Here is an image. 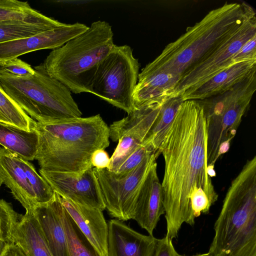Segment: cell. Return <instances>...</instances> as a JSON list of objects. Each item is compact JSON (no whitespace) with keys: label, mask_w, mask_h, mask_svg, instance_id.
Masks as SVG:
<instances>
[{"label":"cell","mask_w":256,"mask_h":256,"mask_svg":"<svg viewBox=\"0 0 256 256\" xmlns=\"http://www.w3.org/2000/svg\"><path fill=\"white\" fill-rule=\"evenodd\" d=\"M160 152L164 160L161 184L166 236L172 240L183 223L193 226L195 218L208 214L218 198L208 170L205 117L198 101L180 104Z\"/></svg>","instance_id":"obj_1"},{"label":"cell","mask_w":256,"mask_h":256,"mask_svg":"<svg viewBox=\"0 0 256 256\" xmlns=\"http://www.w3.org/2000/svg\"><path fill=\"white\" fill-rule=\"evenodd\" d=\"M38 144L35 160L41 170L82 173L92 168L93 153L110 144L109 127L100 114L52 123L36 122Z\"/></svg>","instance_id":"obj_2"},{"label":"cell","mask_w":256,"mask_h":256,"mask_svg":"<svg viewBox=\"0 0 256 256\" xmlns=\"http://www.w3.org/2000/svg\"><path fill=\"white\" fill-rule=\"evenodd\" d=\"M214 230V256H256V156L232 180Z\"/></svg>","instance_id":"obj_3"},{"label":"cell","mask_w":256,"mask_h":256,"mask_svg":"<svg viewBox=\"0 0 256 256\" xmlns=\"http://www.w3.org/2000/svg\"><path fill=\"white\" fill-rule=\"evenodd\" d=\"M242 15V4L238 3L226 2L210 10L194 26L188 27L177 40L166 46L140 74L164 72L180 77L237 28Z\"/></svg>","instance_id":"obj_4"},{"label":"cell","mask_w":256,"mask_h":256,"mask_svg":"<svg viewBox=\"0 0 256 256\" xmlns=\"http://www.w3.org/2000/svg\"><path fill=\"white\" fill-rule=\"evenodd\" d=\"M113 37L108 22H94L86 31L53 50L42 64L70 92L90 93L98 66L115 46Z\"/></svg>","instance_id":"obj_5"},{"label":"cell","mask_w":256,"mask_h":256,"mask_svg":"<svg viewBox=\"0 0 256 256\" xmlns=\"http://www.w3.org/2000/svg\"><path fill=\"white\" fill-rule=\"evenodd\" d=\"M34 68V74L27 78L0 75V84L16 104L41 124L81 117L70 90L51 76L42 64Z\"/></svg>","instance_id":"obj_6"},{"label":"cell","mask_w":256,"mask_h":256,"mask_svg":"<svg viewBox=\"0 0 256 256\" xmlns=\"http://www.w3.org/2000/svg\"><path fill=\"white\" fill-rule=\"evenodd\" d=\"M256 90V68L229 90L196 100L203 108L206 128V160L211 178L214 166L229 150Z\"/></svg>","instance_id":"obj_7"},{"label":"cell","mask_w":256,"mask_h":256,"mask_svg":"<svg viewBox=\"0 0 256 256\" xmlns=\"http://www.w3.org/2000/svg\"><path fill=\"white\" fill-rule=\"evenodd\" d=\"M242 4L243 15L239 26L181 75L171 98L182 97L236 64L232 61V57L256 34V12L246 3Z\"/></svg>","instance_id":"obj_8"},{"label":"cell","mask_w":256,"mask_h":256,"mask_svg":"<svg viewBox=\"0 0 256 256\" xmlns=\"http://www.w3.org/2000/svg\"><path fill=\"white\" fill-rule=\"evenodd\" d=\"M140 64L128 45L113 48L100 62L90 93L128 114L134 108L133 94L139 74Z\"/></svg>","instance_id":"obj_9"},{"label":"cell","mask_w":256,"mask_h":256,"mask_svg":"<svg viewBox=\"0 0 256 256\" xmlns=\"http://www.w3.org/2000/svg\"><path fill=\"white\" fill-rule=\"evenodd\" d=\"M153 153L124 177L116 178L106 168H92L109 214L122 222L133 219L137 196L153 163L159 156Z\"/></svg>","instance_id":"obj_10"},{"label":"cell","mask_w":256,"mask_h":256,"mask_svg":"<svg viewBox=\"0 0 256 256\" xmlns=\"http://www.w3.org/2000/svg\"><path fill=\"white\" fill-rule=\"evenodd\" d=\"M0 176L26 211L48 202L54 196L51 186L30 162L4 148H0Z\"/></svg>","instance_id":"obj_11"},{"label":"cell","mask_w":256,"mask_h":256,"mask_svg":"<svg viewBox=\"0 0 256 256\" xmlns=\"http://www.w3.org/2000/svg\"><path fill=\"white\" fill-rule=\"evenodd\" d=\"M39 172L53 190L60 196L102 211L106 209L92 168L82 173L50 172L41 169Z\"/></svg>","instance_id":"obj_12"},{"label":"cell","mask_w":256,"mask_h":256,"mask_svg":"<svg viewBox=\"0 0 256 256\" xmlns=\"http://www.w3.org/2000/svg\"><path fill=\"white\" fill-rule=\"evenodd\" d=\"M87 26L66 24L31 36L0 44V66L22 54L44 49H56L86 31Z\"/></svg>","instance_id":"obj_13"},{"label":"cell","mask_w":256,"mask_h":256,"mask_svg":"<svg viewBox=\"0 0 256 256\" xmlns=\"http://www.w3.org/2000/svg\"><path fill=\"white\" fill-rule=\"evenodd\" d=\"M164 213L162 184L158 176L156 161L150 167L138 192L133 220L150 235H153L161 216Z\"/></svg>","instance_id":"obj_14"},{"label":"cell","mask_w":256,"mask_h":256,"mask_svg":"<svg viewBox=\"0 0 256 256\" xmlns=\"http://www.w3.org/2000/svg\"><path fill=\"white\" fill-rule=\"evenodd\" d=\"M107 256H154L157 238L142 234L122 222L113 219L108 224Z\"/></svg>","instance_id":"obj_15"},{"label":"cell","mask_w":256,"mask_h":256,"mask_svg":"<svg viewBox=\"0 0 256 256\" xmlns=\"http://www.w3.org/2000/svg\"><path fill=\"white\" fill-rule=\"evenodd\" d=\"M58 194L62 204L84 234L102 256H107L108 224L102 211Z\"/></svg>","instance_id":"obj_16"},{"label":"cell","mask_w":256,"mask_h":256,"mask_svg":"<svg viewBox=\"0 0 256 256\" xmlns=\"http://www.w3.org/2000/svg\"><path fill=\"white\" fill-rule=\"evenodd\" d=\"M166 100L134 108L126 117L110 124V138L116 142L121 136H128L146 144L161 107Z\"/></svg>","instance_id":"obj_17"},{"label":"cell","mask_w":256,"mask_h":256,"mask_svg":"<svg viewBox=\"0 0 256 256\" xmlns=\"http://www.w3.org/2000/svg\"><path fill=\"white\" fill-rule=\"evenodd\" d=\"M60 205L58 194L54 192L50 200L30 210L38 220L52 256H68L66 236L60 212Z\"/></svg>","instance_id":"obj_18"},{"label":"cell","mask_w":256,"mask_h":256,"mask_svg":"<svg viewBox=\"0 0 256 256\" xmlns=\"http://www.w3.org/2000/svg\"><path fill=\"white\" fill-rule=\"evenodd\" d=\"M255 68L256 60L236 63L180 98L183 101L201 100L222 94L246 78Z\"/></svg>","instance_id":"obj_19"},{"label":"cell","mask_w":256,"mask_h":256,"mask_svg":"<svg viewBox=\"0 0 256 256\" xmlns=\"http://www.w3.org/2000/svg\"><path fill=\"white\" fill-rule=\"evenodd\" d=\"M11 242L20 246L27 256H52L41 226L31 210L14 224Z\"/></svg>","instance_id":"obj_20"},{"label":"cell","mask_w":256,"mask_h":256,"mask_svg":"<svg viewBox=\"0 0 256 256\" xmlns=\"http://www.w3.org/2000/svg\"><path fill=\"white\" fill-rule=\"evenodd\" d=\"M180 78L179 76L170 73L160 72L146 75L139 73L133 94L134 108L171 98L172 93Z\"/></svg>","instance_id":"obj_21"},{"label":"cell","mask_w":256,"mask_h":256,"mask_svg":"<svg viewBox=\"0 0 256 256\" xmlns=\"http://www.w3.org/2000/svg\"><path fill=\"white\" fill-rule=\"evenodd\" d=\"M38 134L34 128L26 130L0 122V144L3 148L29 161L35 159Z\"/></svg>","instance_id":"obj_22"},{"label":"cell","mask_w":256,"mask_h":256,"mask_svg":"<svg viewBox=\"0 0 256 256\" xmlns=\"http://www.w3.org/2000/svg\"><path fill=\"white\" fill-rule=\"evenodd\" d=\"M64 24L47 17L42 20H11L0 22V44L23 38Z\"/></svg>","instance_id":"obj_23"},{"label":"cell","mask_w":256,"mask_h":256,"mask_svg":"<svg viewBox=\"0 0 256 256\" xmlns=\"http://www.w3.org/2000/svg\"><path fill=\"white\" fill-rule=\"evenodd\" d=\"M60 212L66 236L68 256H102L82 232L62 203Z\"/></svg>","instance_id":"obj_24"},{"label":"cell","mask_w":256,"mask_h":256,"mask_svg":"<svg viewBox=\"0 0 256 256\" xmlns=\"http://www.w3.org/2000/svg\"><path fill=\"white\" fill-rule=\"evenodd\" d=\"M183 102L180 96L170 98L161 107L158 116L146 144H150L154 150L160 154V146L167 130Z\"/></svg>","instance_id":"obj_25"},{"label":"cell","mask_w":256,"mask_h":256,"mask_svg":"<svg viewBox=\"0 0 256 256\" xmlns=\"http://www.w3.org/2000/svg\"><path fill=\"white\" fill-rule=\"evenodd\" d=\"M0 113L5 123L26 130L34 129L36 122L28 116L8 96L0 83Z\"/></svg>","instance_id":"obj_26"},{"label":"cell","mask_w":256,"mask_h":256,"mask_svg":"<svg viewBox=\"0 0 256 256\" xmlns=\"http://www.w3.org/2000/svg\"><path fill=\"white\" fill-rule=\"evenodd\" d=\"M48 16L32 8L28 2L0 0V22L11 20H42Z\"/></svg>","instance_id":"obj_27"},{"label":"cell","mask_w":256,"mask_h":256,"mask_svg":"<svg viewBox=\"0 0 256 256\" xmlns=\"http://www.w3.org/2000/svg\"><path fill=\"white\" fill-rule=\"evenodd\" d=\"M154 152L157 153L150 144H144L136 150L115 172H110L116 178H124L140 164L146 158Z\"/></svg>","instance_id":"obj_28"},{"label":"cell","mask_w":256,"mask_h":256,"mask_svg":"<svg viewBox=\"0 0 256 256\" xmlns=\"http://www.w3.org/2000/svg\"><path fill=\"white\" fill-rule=\"evenodd\" d=\"M34 70L29 64L16 58L0 66V75H10L27 78L34 74Z\"/></svg>","instance_id":"obj_29"},{"label":"cell","mask_w":256,"mask_h":256,"mask_svg":"<svg viewBox=\"0 0 256 256\" xmlns=\"http://www.w3.org/2000/svg\"><path fill=\"white\" fill-rule=\"evenodd\" d=\"M256 60V34L247 41L232 58L234 63Z\"/></svg>","instance_id":"obj_30"},{"label":"cell","mask_w":256,"mask_h":256,"mask_svg":"<svg viewBox=\"0 0 256 256\" xmlns=\"http://www.w3.org/2000/svg\"><path fill=\"white\" fill-rule=\"evenodd\" d=\"M177 253L171 238L166 236L162 238L157 239L154 256H176Z\"/></svg>","instance_id":"obj_31"},{"label":"cell","mask_w":256,"mask_h":256,"mask_svg":"<svg viewBox=\"0 0 256 256\" xmlns=\"http://www.w3.org/2000/svg\"><path fill=\"white\" fill-rule=\"evenodd\" d=\"M110 160L108 152L102 149L95 151L91 158L92 166L100 169L107 168L110 165Z\"/></svg>","instance_id":"obj_32"},{"label":"cell","mask_w":256,"mask_h":256,"mask_svg":"<svg viewBox=\"0 0 256 256\" xmlns=\"http://www.w3.org/2000/svg\"><path fill=\"white\" fill-rule=\"evenodd\" d=\"M1 256H27L22 249L14 243H10Z\"/></svg>","instance_id":"obj_33"},{"label":"cell","mask_w":256,"mask_h":256,"mask_svg":"<svg viewBox=\"0 0 256 256\" xmlns=\"http://www.w3.org/2000/svg\"><path fill=\"white\" fill-rule=\"evenodd\" d=\"M10 243L12 242L8 240L0 239V256L4 254Z\"/></svg>","instance_id":"obj_34"},{"label":"cell","mask_w":256,"mask_h":256,"mask_svg":"<svg viewBox=\"0 0 256 256\" xmlns=\"http://www.w3.org/2000/svg\"><path fill=\"white\" fill-rule=\"evenodd\" d=\"M176 256H182V255L180 254H179L177 253ZM214 256L210 252H208L207 253H205V254H196V255H194V256Z\"/></svg>","instance_id":"obj_35"},{"label":"cell","mask_w":256,"mask_h":256,"mask_svg":"<svg viewBox=\"0 0 256 256\" xmlns=\"http://www.w3.org/2000/svg\"><path fill=\"white\" fill-rule=\"evenodd\" d=\"M0 122H4V119H3L0 113Z\"/></svg>","instance_id":"obj_36"}]
</instances>
